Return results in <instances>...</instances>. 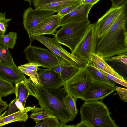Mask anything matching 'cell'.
Segmentation results:
<instances>
[{
	"instance_id": "cell-35",
	"label": "cell",
	"mask_w": 127,
	"mask_h": 127,
	"mask_svg": "<svg viewBox=\"0 0 127 127\" xmlns=\"http://www.w3.org/2000/svg\"><path fill=\"white\" fill-rule=\"evenodd\" d=\"M81 3H77L66 7L58 13L62 17H63L70 13Z\"/></svg>"
},
{
	"instance_id": "cell-26",
	"label": "cell",
	"mask_w": 127,
	"mask_h": 127,
	"mask_svg": "<svg viewBox=\"0 0 127 127\" xmlns=\"http://www.w3.org/2000/svg\"><path fill=\"white\" fill-rule=\"evenodd\" d=\"M57 118L49 117L42 120L41 122L36 124L35 127H75L74 125H67L60 123Z\"/></svg>"
},
{
	"instance_id": "cell-30",
	"label": "cell",
	"mask_w": 127,
	"mask_h": 127,
	"mask_svg": "<svg viewBox=\"0 0 127 127\" xmlns=\"http://www.w3.org/2000/svg\"><path fill=\"white\" fill-rule=\"evenodd\" d=\"M6 12L0 13V36L4 35L6 31L7 28L8 26V23L10 21L11 19H6L5 17Z\"/></svg>"
},
{
	"instance_id": "cell-27",
	"label": "cell",
	"mask_w": 127,
	"mask_h": 127,
	"mask_svg": "<svg viewBox=\"0 0 127 127\" xmlns=\"http://www.w3.org/2000/svg\"><path fill=\"white\" fill-rule=\"evenodd\" d=\"M77 99L69 93H67L63 98L67 109L75 117L76 116L77 112L76 105V101Z\"/></svg>"
},
{
	"instance_id": "cell-22",
	"label": "cell",
	"mask_w": 127,
	"mask_h": 127,
	"mask_svg": "<svg viewBox=\"0 0 127 127\" xmlns=\"http://www.w3.org/2000/svg\"><path fill=\"white\" fill-rule=\"evenodd\" d=\"M31 111L32 112L30 118L33 119L36 124L39 123L41 120L49 117L57 118L51 112L46 110L40 107V108L34 106Z\"/></svg>"
},
{
	"instance_id": "cell-18",
	"label": "cell",
	"mask_w": 127,
	"mask_h": 127,
	"mask_svg": "<svg viewBox=\"0 0 127 127\" xmlns=\"http://www.w3.org/2000/svg\"><path fill=\"white\" fill-rule=\"evenodd\" d=\"M81 69L65 63L51 69L59 74L63 80L65 82L71 78Z\"/></svg>"
},
{
	"instance_id": "cell-13",
	"label": "cell",
	"mask_w": 127,
	"mask_h": 127,
	"mask_svg": "<svg viewBox=\"0 0 127 127\" xmlns=\"http://www.w3.org/2000/svg\"><path fill=\"white\" fill-rule=\"evenodd\" d=\"M93 6L80 4L70 13L61 17L59 27L68 23L81 22L88 19L89 11Z\"/></svg>"
},
{
	"instance_id": "cell-42",
	"label": "cell",
	"mask_w": 127,
	"mask_h": 127,
	"mask_svg": "<svg viewBox=\"0 0 127 127\" xmlns=\"http://www.w3.org/2000/svg\"><path fill=\"white\" fill-rule=\"evenodd\" d=\"M120 55H122L125 56L127 57V52L124 53V54H120Z\"/></svg>"
},
{
	"instance_id": "cell-17",
	"label": "cell",
	"mask_w": 127,
	"mask_h": 127,
	"mask_svg": "<svg viewBox=\"0 0 127 127\" xmlns=\"http://www.w3.org/2000/svg\"><path fill=\"white\" fill-rule=\"evenodd\" d=\"M34 106L27 107L23 110L6 116L0 117V127L13 122L26 121L28 118L27 113Z\"/></svg>"
},
{
	"instance_id": "cell-19",
	"label": "cell",
	"mask_w": 127,
	"mask_h": 127,
	"mask_svg": "<svg viewBox=\"0 0 127 127\" xmlns=\"http://www.w3.org/2000/svg\"><path fill=\"white\" fill-rule=\"evenodd\" d=\"M82 3L80 0H67L51 3L36 8L58 13L67 6Z\"/></svg>"
},
{
	"instance_id": "cell-41",
	"label": "cell",
	"mask_w": 127,
	"mask_h": 127,
	"mask_svg": "<svg viewBox=\"0 0 127 127\" xmlns=\"http://www.w3.org/2000/svg\"><path fill=\"white\" fill-rule=\"evenodd\" d=\"M25 1H26L28 2L29 3L30 6H31V4L32 2L33 1V0H24Z\"/></svg>"
},
{
	"instance_id": "cell-9",
	"label": "cell",
	"mask_w": 127,
	"mask_h": 127,
	"mask_svg": "<svg viewBox=\"0 0 127 127\" xmlns=\"http://www.w3.org/2000/svg\"><path fill=\"white\" fill-rule=\"evenodd\" d=\"M55 12L29 7L24 10L23 24L29 36L30 44L32 42L31 36L37 26L52 16Z\"/></svg>"
},
{
	"instance_id": "cell-15",
	"label": "cell",
	"mask_w": 127,
	"mask_h": 127,
	"mask_svg": "<svg viewBox=\"0 0 127 127\" xmlns=\"http://www.w3.org/2000/svg\"><path fill=\"white\" fill-rule=\"evenodd\" d=\"M0 78L15 84L26 78L17 66L10 67L0 63Z\"/></svg>"
},
{
	"instance_id": "cell-8",
	"label": "cell",
	"mask_w": 127,
	"mask_h": 127,
	"mask_svg": "<svg viewBox=\"0 0 127 127\" xmlns=\"http://www.w3.org/2000/svg\"><path fill=\"white\" fill-rule=\"evenodd\" d=\"M95 23L90 24L83 37L71 53L84 60L87 63L91 54L96 53L97 43Z\"/></svg>"
},
{
	"instance_id": "cell-6",
	"label": "cell",
	"mask_w": 127,
	"mask_h": 127,
	"mask_svg": "<svg viewBox=\"0 0 127 127\" xmlns=\"http://www.w3.org/2000/svg\"><path fill=\"white\" fill-rule=\"evenodd\" d=\"M23 52L29 62L37 64L47 68L51 69L66 63L58 59L48 49L33 46L30 44L24 49Z\"/></svg>"
},
{
	"instance_id": "cell-28",
	"label": "cell",
	"mask_w": 127,
	"mask_h": 127,
	"mask_svg": "<svg viewBox=\"0 0 127 127\" xmlns=\"http://www.w3.org/2000/svg\"><path fill=\"white\" fill-rule=\"evenodd\" d=\"M12 83L0 78V96L6 97L14 93L15 87Z\"/></svg>"
},
{
	"instance_id": "cell-25",
	"label": "cell",
	"mask_w": 127,
	"mask_h": 127,
	"mask_svg": "<svg viewBox=\"0 0 127 127\" xmlns=\"http://www.w3.org/2000/svg\"><path fill=\"white\" fill-rule=\"evenodd\" d=\"M17 33L14 32H9L6 34L0 36V45L13 49L16 43Z\"/></svg>"
},
{
	"instance_id": "cell-16",
	"label": "cell",
	"mask_w": 127,
	"mask_h": 127,
	"mask_svg": "<svg viewBox=\"0 0 127 127\" xmlns=\"http://www.w3.org/2000/svg\"><path fill=\"white\" fill-rule=\"evenodd\" d=\"M88 63L117 78L124 80H126L108 64L102 57L96 53L91 54L89 61Z\"/></svg>"
},
{
	"instance_id": "cell-38",
	"label": "cell",
	"mask_w": 127,
	"mask_h": 127,
	"mask_svg": "<svg viewBox=\"0 0 127 127\" xmlns=\"http://www.w3.org/2000/svg\"><path fill=\"white\" fill-rule=\"evenodd\" d=\"M82 3L93 5L100 0H80Z\"/></svg>"
},
{
	"instance_id": "cell-36",
	"label": "cell",
	"mask_w": 127,
	"mask_h": 127,
	"mask_svg": "<svg viewBox=\"0 0 127 127\" xmlns=\"http://www.w3.org/2000/svg\"><path fill=\"white\" fill-rule=\"evenodd\" d=\"M2 96H0V113L7 109L9 104H7L6 102L3 101L1 99Z\"/></svg>"
},
{
	"instance_id": "cell-14",
	"label": "cell",
	"mask_w": 127,
	"mask_h": 127,
	"mask_svg": "<svg viewBox=\"0 0 127 127\" xmlns=\"http://www.w3.org/2000/svg\"><path fill=\"white\" fill-rule=\"evenodd\" d=\"M62 17L58 13L54 14L38 24L31 36L45 34L55 35L56 30L59 27Z\"/></svg>"
},
{
	"instance_id": "cell-34",
	"label": "cell",
	"mask_w": 127,
	"mask_h": 127,
	"mask_svg": "<svg viewBox=\"0 0 127 127\" xmlns=\"http://www.w3.org/2000/svg\"><path fill=\"white\" fill-rule=\"evenodd\" d=\"M116 91L121 99L127 102V88L116 87Z\"/></svg>"
},
{
	"instance_id": "cell-21",
	"label": "cell",
	"mask_w": 127,
	"mask_h": 127,
	"mask_svg": "<svg viewBox=\"0 0 127 127\" xmlns=\"http://www.w3.org/2000/svg\"><path fill=\"white\" fill-rule=\"evenodd\" d=\"M40 66V65L37 64L29 62L18 67L22 73L29 76L34 83L39 84L37 77V71L38 67Z\"/></svg>"
},
{
	"instance_id": "cell-24",
	"label": "cell",
	"mask_w": 127,
	"mask_h": 127,
	"mask_svg": "<svg viewBox=\"0 0 127 127\" xmlns=\"http://www.w3.org/2000/svg\"><path fill=\"white\" fill-rule=\"evenodd\" d=\"M0 63L10 67L16 66L8 47L0 46Z\"/></svg>"
},
{
	"instance_id": "cell-7",
	"label": "cell",
	"mask_w": 127,
	"mask_h": 127,
	"mask_svg": "<svg viewBox=\"0 0 127 127\" xmlns=\"http://www.w3.org/2000/svg\"><path fill=\"white\" fill-rule=\"evenodd\" d=\"M93 80L85 68H81L72 77L65 82L64 87L67 93L77 99L81 98Z\"/></svg>"
},
{
	"instance_id": "cell-4",
	"label": "cell",
	"mask_w": 127,
	"mask_h": 127,
	"mask_svg": "<svg viewBox=\"0 0 127 127\" xmlns=\"http://www.w3.org/2000/svg\"><path fill=\"white\" fill-rule=\"evenodd\" d=\"M90 24L88 19L65 24L56 31L55 37L60 44L67 47L72 53L83 37Z\"/></svg>"
},
{
	"instance_id": "cell-12",
	"label": "cell",
	"mask_w": 127,
	"mask_h": 127,
	"mask_svg": "<svg viewBox=\"0 0 127 127\" xmlns=\"http://www.w3.org/2000/svg\"><path fill=\"white\" fill-rule=\"evenodd\" d=\"M37 77L39 84L47 89H57L64 86L65 83L59 74L50 68H38Z\"/></svg>"
},
{
	"instance_id": "cell-20",
	"label": "cell",
	"mask_w": 127,
	"mask_h": 127,
	"mask_svg": "<svg viewBox=\"0 0 127 127\" xmlns=\"http://www.w3.org/2000/svg\"><path fill=\"white\" fill-rule=\"evenodd\" d=\"M85 68L93 81L102 82L113 87H116L114 81L108 78L99 69L94 66L87 63Z\"/></svg>"
},
{
	"instance_id": "cell-31",
	"label": "cell",
	"mask_w": 127,
	"mask_h": 127,
	"mask_svg": "<svg viewBox=\"0 0 127 127\" xmlns=\"http://www.w3.org/2000/svg\"><path fill=\"white\" fill-rule=\"evenodd\" d=\"M24 83L29 92L30 95L37 98L35 91V87L33 82L30 77L29 79L26 78L24 80Z\"/></svg>"
},
{
	"instance_id": "cell-10",
	"label": "cell",
	"mask_w": 127,
	"mask_h": 127,
	"mask_svg": "<svg viewBox=\"0 0 127 127\" xmlns=\"http://www.w3.org/2000/svg\"><path fill=\"white\" fill-rule=\"evenodd\" d=\"M116 88L102 82L93 81L81 99L85 101L102 99L115 91Z\"/></svg>"
},
{
	"instance_id": "cell-1",
	"label": "cell",
	"mask_w": 127,
	"mask_h": 127,
	"mask_svg": "<svg viewBox=\"0 0 127 127\" xmlns=\"http://www.w3.org/2000/svg\"><path fill=\"white\" fill-rule=\"evenodd\" d=\"M127 25V2L111 27L97 42L96 53L106 60L127 52L124 33Z\"/></svg>"
},
{
	"instance_id": "cell-5",
	"label": "cell",
	"mask_w": 127,
	"mask_h": 127,
	"mask_svg": "<svg viewBox=\"0 0 127 127\" xmlns=\"http://www.w3.org/2000/svg\"><path fill=\"white\" fill-rule=\"evenodd\" d=\"M32 40L35 39L48 48L58 59L79 68H85L87 63L79 57L70 53L63 48L56 38H50L43 35H34Z\"/></svg>"
},
{
	"instance_id": "cell-11",
	"label": "cell",
	"mask_w": 127,
	"mask_h": 127,
	"mask_svg": "<svg viewBox=\"0 0 127 127\" xmlns=\"http://www.w3.org/2000/svg\"><path fill=\"white\" fill-rule=\"evenodd\" d=\"M123 4L117 7H112L95 23V31L98 39H99L110 29L121 12Z\"/></svg>"
},
{
	"instance_id": "cell-3",
	"label": "cell",
	"mask_w": 127,
	"mask_h": 127,
	"mask_svg": "<svg viewBox=\"0 0 127 127\" xmlns=\"http://www.w3.org/2000/svg\"><path fill=\"white\" fill-rule=\"evenodd\" d=\"M81 121L89 127H118L101 101H85L80 108Z\"/></svg>"
},
{
	"instance_id": "cell-37",
	"label": "cell",
	"mask_w": 127,
	"mask_h": 127,
	"mask_svg": "<svg viewBox=\"0 0 127 127\" xmlns=\"http://www.w3.org/2000/svg\"><path fill=\"white\" fill-rule=\"evenodd\" d=\"M112 3V6L117 7L124 4L126 0H110Z\"/></svg>"
},
{
	"instance_id": "cell-40",
	"label": "cell",
	"mask_w": 127,
	"mask_h": 127,
	"mask_svg": "<svg viewBox=\"0 0 127 127\" xmlns=\"http://www.w3.org/2000/svg\"><path fill=\"white\" fill-rule=\"evenodd\" d=\"M124 44L125 46L127 47V29L124 33Z\"/></svg>"
},
{
	"instance_id": "cell-23",
	"label": "cell",
	"mask_w": 127,
	"mask_h": 127,
	"mask_svg": "<svg viewBox=\"0 0 127 127\" xmlns=\"http://www.w3.org/2000/svg\"><path fill=\"white\" fill-rule=\"evenodd\" d=\"M15 87L14 93L16 98L21 102L25 107L26 100L30 94L24 81L16 83L15 84Z\"/></svg>"
},
{
	"instance_id": "cell-29",
	"label": "cell",
	"mask_w": 127,
	"mask_h": 127,
	"mask_svg": "<svg viewBox=\"0 0 127 127\" xmlns=\"http://www.w3.org/2000/svg\"><path fill=\"white\" fill-rule=\"evenodd\" d=\"M9 108L0 117L6 116L20 111L23 110L25 107L22 103L16 98L12 100L9 104Z\"/></svg>"
},
{
	"instance_id": "cell-39",
	"label": "cell",
	"mask_w": 127,
	"mask_h": 127,
	"mask_svg": "<svg viewBox=\"0 0 127 127\" xmlns=\"http://www.w3.org/2000/svg\"><path fill=\"white\" fill-rule=\"evenodd\" d=\"M75 127H89V126L84 122L82 121L75 126Z\"/></svg>"
},
{
	"instance_id": "cell-2",
	"label": "cell",
	"mask_w": 127,
	"mask_h": 127,
	"mask_svg": "<svg viewBox=\"0 0 127 127\" xmlns=\"http://www.w3.org/2000/svg\"><path fill=\"white\" fill-rule=\"evenodd\" d=\"M34 83L36 98L41 108L53 113L62 124H66L73 120L75 117L68 110L64 101L66 93L64 87L55 89H47L39 84Z\"/></svg>"
},
{
	"instance_id": "cell-33",
	"label": "cell",
	"mask_w": 127,
	"mask_h": 127,
	"mask_svg": "<svg viewBox=\"0 0 127 127\" xmlns=\"http://www.w3.org/2000/svg\"><path fill=\"white\" fill-rule=\"evenodd\" d=\"M67 0H33L32 3L35 8L51 3Z\"/></svg>"
},
{
	"instance_id": "cell-32",
	"label": "cell",
	"mask_w": 127,
	"mask_h": 127,
	"mask_svg": "<svg viewBox=\"0 0 127 127\" xmlns=\"http://www.w3.org/2000/svg\"><path fill=\"white\" fill-rule=\"evenodd\" d=\"M100 71L108 78L127 88V80H124L117 78L102 70Z\"/></svg>"
}]
</instances>
